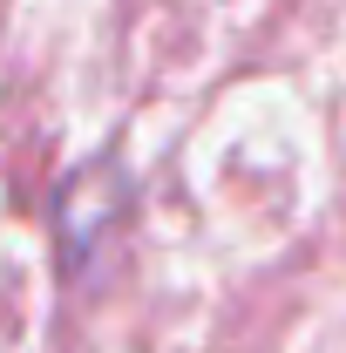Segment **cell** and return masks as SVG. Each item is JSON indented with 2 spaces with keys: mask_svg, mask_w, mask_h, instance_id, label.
<instances>
[{
  "mask_svg": "<svg viewBox=\"0 0 346 353\" xmlns=\"http://www.w3.org/2000/svg\"><path fill=\"white\" fill-rule=\"evenodd\" d=\"M136 218V183L116 157H88L61 176L54 190V265L68 285L102 279L109 252L123 245V231Z\"/></svg>",
  "mask_w": 346,
  "mask_h": 353,
  "instance_id": "cell-1",
  "label": "cell"
}]
</instances>
